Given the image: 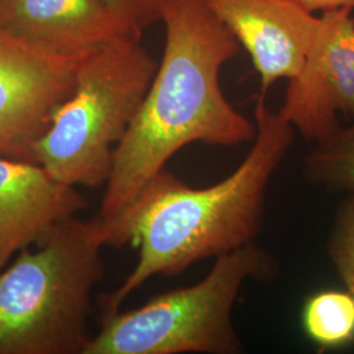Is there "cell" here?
Here are the masks:
<instances>
[{
    "instance_id": "obj_1",
    "label": "cell",
    "mask_w": 354,
    "mask_h": 354,
    "mask_svg": "<svg viewBox=\"0 0 354 354\" xmlns=\"http://www.w3.org/2000/svg\"><path fill=\"white\" fill-rule=\"evenodd\" d=\"M253 120L251 150L226 178L193 188L165 168L120 213L99 215L106 247L140 248L134 269L117 290L102 295L100 308H121L152 277H174L198 261L256 243L264 223L268 188L297 133L268 106L263 92L256 99Z\"/></svg>"
},
{
    "instance_id": "obj_2",
    "label": "cell",
    "mask_w": 354,
    "mask_h": 354,
    "mask_svg": "<svg viewBox=\"0 0 354 354\" xmlns=\"http://www.w3.org/2000/svg\"><path fill=\"white\" fill-rule=\"evenodd\" d=\"M165 50L140 111L114 152L100 216L111 218L192 143H252L254 120L223 93L221 73L241 44L201 0H167Z\"/></svg>"
},
{
    "instance_id": "obj_3",
    "label": "cell",
    "mask_w": 354,
    "mask_h": 354,
    "mask_svg": "<svg viewBox=\"0 0 354 354\" xmlns=\"http://www.w3.org/2000/svg\"><path fill=\"white\" fill-rule=\"evenodd\" d=\"M0 272V354H83L104 279L102 219L64 218Z\"/></svg>"
},
{
    "instance_id": "obj_4",
    "label": "cell",
    "mask_w": 354,
    "mask_h": 354,
    "mask_svg": "<svg viewBox=\"0 0 354 354\" xmlns=\"http://www.w3.org/2000/svg\"><path fill=\"white\" fill-rule=\"evenodd\" d=\"M140 37H127L83 61L70 96L33 149L35 162L71 187L105 185L114 152L150 88L158 62Z\"/></svg>"
},
{
    "instance_id": "obj_5",
    "label": "cell",
    "mask_w": 354,
    "mask_h": 354,
    "mask_svg": "<svg viewBox=\"0 0 354 354\" xmlns=\"http://www.w3.org/2000/svg\"><path fill=\"white\" fill-rule=\"evenodd\" d=\"M273 254L252 243L214 260L201 281L167 291L138 308H100V329L83 354H238L234 307L248 281H272Z\"/></svg>"
},
{
    "instance_id": "obj_6",
    "label": "cell",
    "mask_w": 354,
    "mask_h": 354,
    "mask_svg": "<svg viewBox=\"0 0 354 354\" xmlns=\"http://www.w3.org/2000/svg\"><path fill=\"white\" fill-rule=\"evenodd\" d=\"M87 57L51 54L0 29V155L35 162V145Z\"/></svg>"
},
{
    "instance_id": "obj_7",
    "label": "cell",
    "mask_w": 354,
    "mask_h": 354,
    "mask_svg": "<svg viewBox=\"0 0 354 354\" xmlns=\"http://www.w3.org/2000/svg\"><path fill=\"white\" fill-rule=\"evenodd\" d=\"M301 71L288 80L279 115L308 143L328 137L342 114L354 121V19L352 10L322 13Z\"/></svg>"
},
{
    "instance_id": "obj_8",
    "label": "cell",
    "mask_w": 354,
    "mask_h": 354,
    "mask_svg": "<svg viewBox=\"0 0 354 354\" xmlns=\"http://www.w3.org/2000/svg\"><path fill=\"white\" fill-rule=\"evenodd\" d=\"M247 51L266 93L304 64L320 17L291 0H201Z\"/></svg>"
},
{
    "instance_id": "obj_9",
    "label": "cell",
    "mask_w": 354,
    "mask_h": 354,
    "mask_svg": "<svg viewBox=\"0 0 354 354\" xmlns=\"http://www.w3.org/2000/svg\"><path fill=\"white\" fill-rule=\"evenodd\" d=\"M0 29L64 57H84L121 38H142L108 0H0Z\"/></svg>"
},
{
    "instance_id": "obj_10",
    "label": "cell",
    "mask_w": 354,
    "mask_h": 354,
    "mask_svg": "<svg viewBox=\"0 0 354 354\" xmlns=\"http://www.w3.org/2000/svg\"><path fill=\"white\" fill-rule=\"evenodd\" d=\"M87 198L36 162L0 155V272L54 225L87 207Z\"/></svg>"
},
{
    "instance_id": "obj_11",
    "label": "cell",
    "mask_w": 354,
    "mask_h": 354,
    "mask_svg": "<svg viewBox=\"0 0 354 354\" xmlns=\"http://www.w3.org/2000/svg\"><path fill=\"white\" fill-rule=\"evenodd\" d=\"M302 174L313 187L354 194V121L313 143L304 155Z\"/></svg>"
},
{
    "instance_id": "obj_12",
    "label": "cell",
    "mask_w": 354,
    "mask_h": 354,
    "mask_svg": "<svg viewBox=\"0 0 354 354\" xmlns=\"http://www.w3.org/2000/svg\"><path fill=\"white\" fill-rule=\"evenodd\" d=\"M304 333L320 352L354 342V297L348 290L317 291L302 310Z\"/></svg>"
},
{
    "instance_id": "obj_13",
    "label": "cell",
    "mask_w": 354,
    "mask_h": 354,
    "mask_svg": "<svg viewBox=\"0 0 354 354\" xmlns=\"http://www.w3.org/2000/svg\"><path fill=\"white\" fill-rule=\"evenodd\" d=\"M327 250L332 266L354 297V194H349L337 209Z\"/></svg>"
},
{
    "instance_id": "obj_14",
    "label": "cell",
    "mask_w": 354,
    "mask_h": 354,
    "mask_svg": "<svg viewBox=\"0 0 354 354\" xmlns=\"http://www.w3.org/2000/svg\"><path fill=\"white\" fill-rule=\"evenodd\" d=\"M165 1L167 0H108L114 12L140 32L160 21Z\"/></svg>"
},
{
    "instance_id": "obj_15",
    "label": "cell",
    "mask_w": 354,
    "mask_h": 354,
    "mask_svg": "<svg viewBox=\"0 0 354 354\" xmlns=\"http://www.w3.org/2000/svg\"><path fill=\"white\" fill-rule=\"evenodd\" d=\"M295 4L301 6L306 11L315 13L317 11L326 12L332 10H354V0H291Z\"/></svg>"
}]
</instances>
